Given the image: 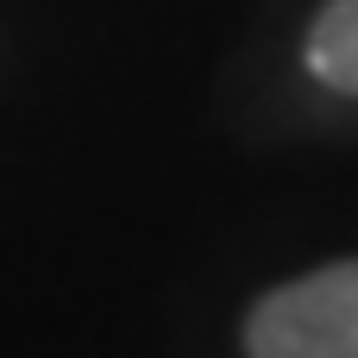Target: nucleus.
<instances>
[{
  "mask_svg": "<svg viewBox=\"0 0 358 358\" xmlns=\"http://www.w3.org/2000/svg\"><path fill=\"white\" fill-rule=\"evenodd\" d=\"M245 358H358V258L258 296L245 315Z\"/></svg>",
  "mask_w": 358,
  "mask_h": 358,
  "instance_id": "nucleus-1",
  "label": "nucleus"
},
{
  "mask_svg": "<svg viewBox=\"0 0 358 358\" xmlns=\"http://www.w3.org/2000/svg\"><path fill=\"white\" fill-rule=\"evenodd\" d=\"M302 63H308V76L321 88L358 101V0H327L315 13L308 44H302Z\"/></svg>",
  "mask_w": 358,
  "mask_h": 358,
  "instance_id": "nucleus-2",
  "label": "nucleus"
}]
</instances>
